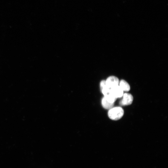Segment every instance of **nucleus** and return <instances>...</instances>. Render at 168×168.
Returning <instances> with one entry per match:
<instances>
[{"label": "nucleus", "instance_id": "obj_1", "mask_svg": "<svg viewBox=\"0 0 168 168\" xmlns=\"http://www.w3.org/2000/svg\"><path fill=\"white\" fill-rule=\"evenodd\" d=\"M124 114V110L120 107H113L109 109L108 113L109 118L114 120L119 119L122 117Z\"/></svg>", "mask_w": 168, "mask_h": 168}, {"label": "nucleus", "instance_id": "obj_5", "mask_svg": "<svg viewBox=\"0 0 168 168\" xmlns=\"http://www.w3.org/2000/svg\"><path fill=\"white\" fill-rule=\"evenodd\" d=\"M119 85L123 91H128L130 90V86L129 84L125 80H121L119 82Z\"/></svg>", "mask_w": 168, "mask_h": 168}, {"label": "nucleus", "instance_id": "obj_6", "mask_svg": "<svg viewBox=\"0 0 168 168\" xmlns=\"http://www.w3.org/2000/svg\"><path fill=\"white\" fill-rule=\"evenodd\" d=\"M101 103L104 108L108 110L112 108L114 104V103H111L108 101L104 97L102 98Z\"/></svg>", "mask_w": 168, "mask_h": 168}, {"label": "nucleus", "instance_id": "obj_3", "mask_svg": "<svg viewBox=\"0 0 168 168\" xmlns=\"http://www.w3.org/2000/svg\"><path fill=\"white\" fill-rule=\"evenodd\" d=\"M105 82L107 85L111 88L119 85V81L117 77L111 76L108 77Z\"/></svg>", "mask_w": 168, "mask_h": 168}, {"label": "nucleus", "instance_id": "obj_2", "mask_svg": "<svg viewBox=\"0 0 168 168\" xmlns=\"http://www.w3.org/2000/svg\"><path fill=\"white\" fill-rule=\"evenodd\" d=\"M123 98L119 101V104L121 106H126L131 105L133 100L132 95L128 93L123 94Z\"/></svg>", "mask_w": 168, "mask_h": 168}, {"label": "nucleus", "instance_id": "obj_4", "mask_svg": "<svg viewBox=\"0 0 168 168\" xmlns=\"http://www.w3.org/2000/svg\"><path fill=\"white\" fill-rule=\"evenodd\" d=\"M111 93L116 98L121 97L124 94V91L119 85L111 88Z\"/></svg>", "mask_w": 168, "mask_h": 168}]
</instances>
